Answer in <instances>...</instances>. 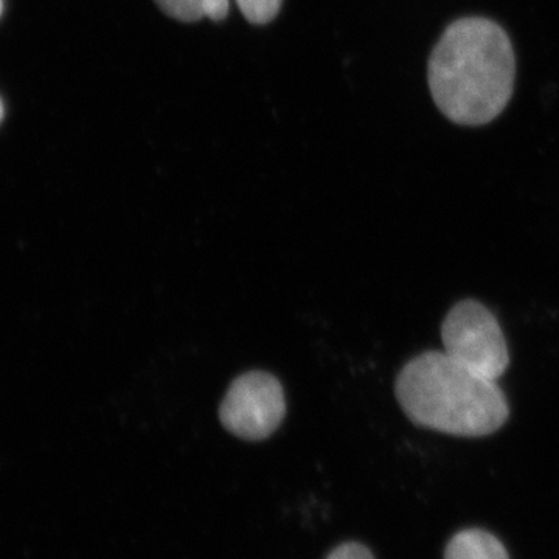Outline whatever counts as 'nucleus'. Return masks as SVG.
<instances>
[{"label": "nucleus", "mask_w": 559, "mask_h": 559, "mask_svg": "<svg viewBox=\"0 0 559 559\" xmlns=\"http://www.w3.org/2000/svg\"><path fill=\"white\" fill-rule=\"evenodd\" d=\"M443 352L460 366L499 381L510 366L509 345L498 319L480 301H459L441 325Z\"/></svg>", "instance_id": "7ed1b4c3"}, {"label": "nucleus", "mask_w": 559, "mask_h": 559, "mask_svg": "<svg viewBox=\"0 0 559 559\" xmlns=\"http://www.w3.org/2000/svg\"><path fill=\"white\" fill-rule=\"evenodd\" d=\"M444 559H510L495 535L480 528L462 530L448 544Z\"/></svg>", "instance_id": "39448f33"}, {"label": "nucleus", "mask_w": 559, "mask_h": 559, "mask_svg": "<svg viewBox=\"0 0 559 559\" xmlns=\"http://www.w3.org/2000/svg\"><path fill=\"white\" fill-rule=\"evenodd\" d=\"M516 79L510 36L488 17L448 25L429 58L428 80L437 108L452 123L484 127L509 106Z\"/></svg>", "instance_id": "f257e3e1"}, {"label": "nucleus", "mask_w": 559, "mask_h": 559, "mask_svg": "<svg viewBox=\"0 0 559 559\" xmlns=\"http://www.w3.org/2000/svg\"><path fill=\"white\" fill-rule=\"evenodd\" d=\"M285 393L277 378L264 371L242 374L227 390L221 404L224 428L246 440H263L285 418Z\"/></svg>", "instance_id": "20e7f679"}, {"label": "nucleus", "mask_w": 559, "mask_h": 559, "mask_svg": "<svg viewBox=\"0 0 559 559\" xmlns=\"http://www.w3.org/2000/svg\"><path fill=\"white\" fill-rule=\"evenodd\" d=\"M329 559H374L373 555L367 547L360 546V544L349 543L344 546L337 547L333 554L330 555Z\"/></svg>", "instance_id": "6e6552de"}, {"label": "nucleus", "mask_w": 559, "mask_h": 559, "mask_svg": "<svg viewBox=\"0 0 559 559\" xmlns=\"http://www.w3.org/2000/svg\"><path fill=\"white\" fill-rule=\"evenodd\" d=\"M168 16L182 22H197L209 17L221 21L229 13V0H156Z\"/></svg>", "instance_id": "423d86ee"}, {"label": "nucleus", "mask_w": 559, "mask_h": 559, "mask_svg": "<svg viewBox=\"0 0 559 559\" xmlns=\"http://www.w3.org/2000/svg\"><path fill=\"white\" fill-rule=\"evenodd\" d=\"M396 399L414 425L454 437H487L510 417L498 382L460 366L444 352H425L401 369Z\"/></svg>", "instance_id": "f03ea898"}, {"label": "nucleus", "mask_w": 559, "mask_h": 559, "mask_svg": "<svg viewBox=\"0 0 559 559\" xmlns=\"http://www.w3.org/2000/svg\"><path fill=\"white\" fill-rule=\"evenodd\" d=\"M3 11V0H0V16H2Z\"/></svg>", "instance_id": "9d476101"}, {"label": "nucleus", "mask_w": 559, "mask_h": 559, "mask_svg": "<svg viewBox=\"0 0 559 559\" xmlns=\"http://www.w3.org/2000/svg\"><path fill=\"white\" fill-rule=\"evenodd\" d=\"M3 114H5V109H3V103L0 100V121L3 120Z\"/></svg>", "instance_id": "1a4fd4ad"}, {"label": "nucleus", "mask_w": 559, "mask_h": 559, "mask_svg": "<svg viewBox=\"0 0 559 559\" xmlns=\"http://www.w3.org/2000/svg\"><path fill=\"white\" fill-rule=\"evenodd\" d=\"M241 13L252 24H267L277 16L283 0H237Z\"/></svg>", "instance_id": "0eeeda50"}]
</instances>
